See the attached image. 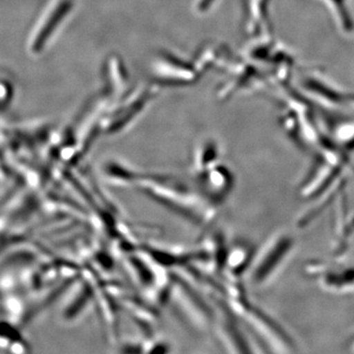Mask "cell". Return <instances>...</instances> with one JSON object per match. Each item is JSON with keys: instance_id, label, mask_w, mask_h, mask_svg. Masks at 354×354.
Wrapping results in <instances>:
<instances>
[{"instance_id": "cell-1", "label": "cell", "mask_w": 354, "mask_h": 354, "mask_svg": "<svg viewBox=\"0 0 354 354\" xmlns=\"http://www.w3.org/2000/svg\"><path fill=\"white\" fill-rule=\"evenodd\" d=\"M0 351L6 354H29L27 339L16 327L0 322Z\"/></svg>"}]
</instances>
